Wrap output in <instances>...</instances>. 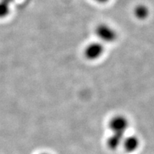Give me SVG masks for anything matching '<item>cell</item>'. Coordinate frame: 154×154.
<instances>
[{
  "mask_svg": "<svg viewBox=\"0 0 154 154\" xmlns=\"http://www.w3.org/2000/svg\"><path fill=\"white\" fill-rule=\"evenodd\" d=\"M94 32L100 42L103 43H113L118 38L116 30L106 23L98 24L94 29Z\"/></svg>",
  "mask_w": 154,
  "mask_h": 154,
  "instance_id": "cell-1",
  "label": "cell"
},
{
  "mask_svg": "<svg viewBox=\"0 0 154 154\" xmlns=\"http://www.w3.org/2000/svg\"><path fill=\"white\" fill-rule=\"evenodd\" d=\"M104 53V46L100 42H94L88 44L84 47V55L86 59L89 61H95L99 59Z\"/></svg>",
  "mask_w": 154,
  "mask_h": 154,
  "instance_id": "cell-2",
  "label": "cell"
},
{
  "mask_svg": "<svg viewBox=\"0 0 154 154\" xmlns=\"http://www.w3.org/2000/svg\"><path fill=\"white\" fill-rule=\"evenodd\" d=\"M109 126L112 133L124 135L128 127V121L124 116H115L109 121Z\"/></svg>",
  "mask_w": 154,
  "mask_h": 154,
  "instance_id": "cell-3",
  "label": "cell"
},
{
  "mask_svg": "<svg viewBox=\"0 0 154 154\" xmlns=\"http://www.w3.org/2000/svg\"><path fill=\"white\" fill-rule=\"evenodd\" d=\"M121 145L124 146L125 151L132 153L138 149L140 145V141L138 138L136 136H125Z\"/></svg>",
  "mask_w": 154,
  "mask_h": 154,
  "instance_id": "cell-4",
  "label": "cell"
},
{
  "mask_svg": "<svg viewBox=\"0 0 154 154\" xmlns=\"http://www.w3.org/2000/svg\"><path fill=\"white\" fill-rule=\"evenodd\" d=\"M124 137L125 136L124 134L112 133L109 136V137L107 138L106 144L108 148L111 150L116 149L117 148H119L122 144Z\"/></svg>",
  "mask_w": 154,
  "mask_h": 154,
  "instance_id": "cell-5",
  "label": "cell"
},
{
  "mask_svg": "<svg viewBox=\"0 0 154 154\" xmlns=\"http://www.w3.org/2000/svg\"><path fill=\"white\" fill-rule=\"evenodd\" d=\"M134 14L136 18L140 19V20H143L149 16V8L144 5H136L134 9Z\"/></svg>",
  "mask_w": 154,
  "mask_h": 154,
  "instance_id": "cell-6",
  "label": "cell"
},
{
  "mask_svg": "<svg viewBox=\"0 0 154 154\" xmlns=\"http://www.w3.org/2000/svg\"><path fill=\"white\" fill-rule=\"evenodd\" d=\"M9 7L6 2H0V19L5 18L9 14Z\"/></svg>",
  "mask_w": 154,
  "mask_h": 154,
  "instance_id": "cell-7",
  "label": "cell"
},
{
  "mask_svg": "<svg viewBox=\"0 0 154 154\" xmlns=\"http://www.w3.org/2000/svg\"><path fill=\"white\" fill-rule=\"evenodd\" d=\"M93 1L98 4H101V5H103V4H106L109 2L110 0H93Z\"/></svg>",
  "mask_w": 154,
  "mask_h": 154,
  "instance_id": "cell-8",
  "label": "cell"
},
{
  "mask_svg": "<svg viewBox=\"0 0 154 154\" xmlns=\"http://www.w3.org/2000/svg\"><path fill=\"white\" fill-rule=\"evenodd\" d=\"M39 154H49V153H39Z\"/></svg>",
  "mask_w": 154,
  "mask_h": 154,
  "instance_id": "cell-9",
  "label": "cell"
}]
</instances>
